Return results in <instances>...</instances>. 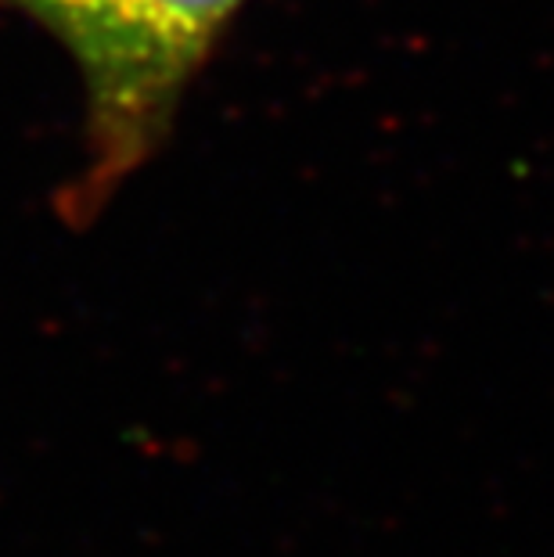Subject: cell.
<instances>
[{
  "label": "cell",
  "instance_id": "1",
  "mask_svg": "<svg viewBox=\"0 0 554 557\" xmlns=\"http://www.w3.org/2000/svg\"><path fill=\"white\" fill-rule=\"evenodd\" d=\"M65 47L84 79L87 165L65 187L69 223H87L170 137L187 83L245 0H0Z\"/></svg>",
  "mask_w": 554,
  "mask_h": 557
}]
</instances>
